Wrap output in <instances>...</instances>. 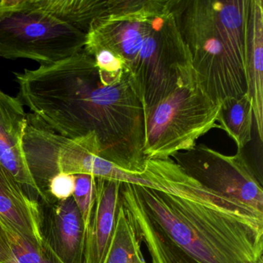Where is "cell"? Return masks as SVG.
Wrapping results in <instances>:
<instances>
[{
	"instance_id": "cell-1",
	"label": "cell",
	"mask_w": 263,
	"mask_h": 263,
	"mask_svg": "<svg viewBox=\"0 0 263 263\" xmlns=\"http://www.w3.org/2000/svg\"><path fill=\"white\" fill-rule=\"evenodd\" d=\"M155 189L122 183L121 203L152 263H263V215L209 190L172 158L148 160Z\"/></svg>"
},
{
	"instance_id": "cell-2",
	"label": "cell",
	"mask_w": 263,
	"mask_h": 263,
	"mask_svg": "<svg viewBox=\"0 0 263 263\" xmlns=\"http://www.w3.org/2000/svg\"><path fill=\"white\" fill-rule=\"evenodd\" d=\"M14 76L18 99L41 125L70 138L93 134L101 158L125 172H144L145 115L130 76L112 81L84 49Z\"/></svg>"
},
{
	"instance_id": "cell-3",
	"label": "cell",
	"mask_w": 263,
	"mask_h": 263,
	"mask_svg": "<svg viewBox=\"0 0 263 263\" xmlns=\"http://www.w3.org/2000/svg\"><path fill=\"white\" fill-rule=\"evenodd\" d=\"M172 6L173 0H120L87 33L86 53L107 50L125 62L145 116L174 90L197 82Z\"/></svg>"
},
{
	"instance_id": "cell-4",
	"label": "cell",
	"mask_w": 263,
	"mask_h": 263,
	"mask_svg": "<svg viewBox=\"0 0 263 263\" xmlns=\"http://www.w3.org/2000/svg\"><path fill=\"white\" fill-rule=\"evenodd\" d=\"M250 5L251 0H173L172 10L197 82L219 104L247 91Z\"/></svg>"
},
{
	"instance_id": "cell-5",
	"label": "cell",
	"mask_w": 263,
	"mask_h": 263,
	"mask_svg": "<svg viewBox=\"0 0 263 263\" xmlns=\"http://www.w3.org/2000/svg\"><path fill=\"white\" fill-rule=\"evenodd\" d=\"M119 0H0V57L48 66L82 51L95 20Z\"/></svg>"
},
{
	"instance_id": "cell-6",
	"label": "cell",
	"mask_w": 263,
	"mask_h": 263,
	"mask_svg": "<svg viewBox=\"0 0 263 263\" xmlns=\"http://www.w3.org/2000/svg\"><path fill=\"white\" fill-rule=\"evenodd\" d=\"M24 151L30 172L42 187L58 173L89 175L149 185V181L141 174L125 172L101 158L93 134L82 138H67L41 125L31 116L27 119Z\"/></svg>"
},
{
	"instance_id": "cell-7",
	"label": "cell",
	"mask_w": 263,
	"mask_h": 263,
	"mask_svg": "<svg viewBox=\"0 0 263 263\" xmlns=\"http://www.w3.org/2000/svg\"><path fill=\"white\" fill-rule=\"evenodd\" d=\"M221 104L198 82L174 90L146 115L144 153L147 161L168 159L193 148L198 138L218 127Z\"/></svg>"
},
{
	"instance_id": "cell-8",
	"label": "cell",
	"mask_w": 263,
	"mask_h": 263,
	"mask_svg": "<svg viewBox=\"0 0 263 263\" xmlns=\"http://www.w3.org/2000/svg\"><path fill=\"white\" fill-rule=\"evenodd\" d=\"M184 172L209 190L263 215L262 179L243 153L226 155L204 144L172 157Z\"/></svg>"
},
{
	"instance_id": "cell-9",
	"label": "cell",
	"mask_w": 263,
	"mask_h": 263,
	"mask_svg": "<svg viewBox=\"0 0 263 263\" xmlns=\"http://www.w3.org/2000/svg\"><path fill=\"white\" fill-rule=\"evenodd\" d=\"M27 113L24 104L0 90V164L19 182L36 192L45 201L48 198L32 175L24 151Z\"/></svg>"
},
{
	"instance_id": "cell-10",
	"label": "cell",
	"mask_w": 263,
	"mask_h": 263,
	"mask_svg": "<svg viewBox=\"0 0 263 263\" xmlns=\"http://www.w3.org/2000/svg\"><path fill=\"white\" fill-rule=\"evenodd\" d=\"M24 186L0 164V221L7 230L37 246L47 243L41 209Z\"/></svg>"
},
{
	"instance_id": "cell-11",
	"label": "cell",
	"mask_w": 263,
	"mask_h": 263,
	"mask_svg": "<svg viewBox=\"0 0 263 263\" xmlns=\"http://www.w3.org/2000/svg\"><path fill=\"white\" fill-rule=\"evenodd\" d=\"M122 183L96 178L95 204L85 234L84 263H104L113 235Z\"/></svg>"
},
{
	"instance_id": "cell-12",
	"label": "cell",
	"mask_w": 263,
	"mask_h": 263,
	"mask_svg": "<svg viewBox=\"0 0 263 263\" xmlns=\"http://www.w3.org/2000/svg\"><path fill=\"white\" fill-rule=\"evenodd\" d=\"M85 227L73 198L52 207L46 240L64 263H84Z\"/></svg>"
},
{
	"instance_id": "cell-13",
	"label": "cell",
	"mask_w": 263,
	"mask_h": 263,
	"mask_svg": "<svg viewBox=\"0 0 263 263\" xmlns=\"http://www.w3.org/2000/svg\"><path fill=\"white\" fill-rule=\"evenodd\" d=\"M246 95L260 141L263 140V1L251 0L246 59Z\"/></svg>"
},
{
	"instance_id": "cell-14",
	"label": "cell",
	"mask_w": 263,
	"mask_h": 263,
	"mask_svg": "<svg viewBox=\"0 0 263 263\" xmlns=\"http://www.w3.org/2000/svg\"><path fill=\"white\" fill-rule=\"evenodd\" d=\"M253 110L246 93L239 98L226 100L221 103L218 125L226 132L241 152L252 141Z\"/></svg>"
},
{
	"instance_id": "cell-15",
	"label": "cell",
	"mask_w": 263,
	"mask_h": 263,
	"mask_svg": "<svg viewBox=\"0 0 263 263\" xmlns=\"http://www.w3.org/2000/svg\"><path fill=\"white\" fill-rule=\"evenodd\" d=\"M104 263H147L120 200L113 235Z\"/></svg>"
},
{
	"instance_id": "cell-16",
	"label": "cell",
	"mask_w": 263,
	"mask_h": 263,
	"mask_svg": "<svg viewBox=\"0 0 263 263\" xmlns=\"http://www.w3.org/2000/svg\"><path fill=\"white\" fill-rule=\"evenodd\" d=\"M11 242L12 257L10 263H64L48 243L37 246L20 236L14 232L7 230Z\"/></svg>"
},
{
	"instance_id": "cell-17",
	"label": "cell",
	"mask_w": 263,
	"mask_h": 263,
	"mask_svg": "<svg viewBox=\"0 0 263 263\" xmlns=\"http://www.w3.org/2000/svg\"><path fill=\"white\" fill-rule=\"evenodd\" d=\"M95 181L96 178L92 175H75L74 192L72 198L81 212L86 231L90 224L95 204Z\"/></svg>"
},
{
	"instance_id": "cell-18",
	"label": "cell",
	"mask_w": 263,
	"mask_h": 263,
	"mask_svg": "<svg viewBox=\"0 0 263 263\" xmlns=\"http://www.w3.org/2000/svg\"><path fill=\"white\" fill-rule=\"evenodd\" d=\"M74 187L75 175L58 173L49 180L44 190L46 189L57 201H61L71 198Z\"/></svg>"
},
{
	"instance_id": "cell-19",
	"label": "cell",
	"mask_w": 263,
	"mask_h": 263,
	"mask_svg": "<svg viewBox=\"0 0 263 263\" xmlns=\"http://www.w3.org/2000/svg\"><path fill=\"white\" fill-rule=\"evenodd\" d=\"M13 257L11 242L7 229L0 221V263H10Z\"/></svg>"
}]
</instances>
